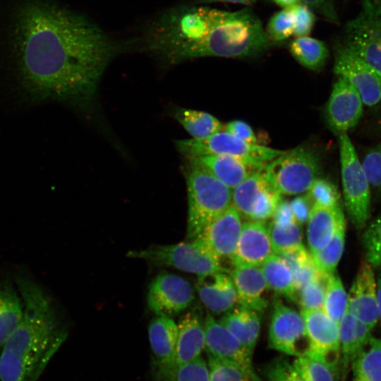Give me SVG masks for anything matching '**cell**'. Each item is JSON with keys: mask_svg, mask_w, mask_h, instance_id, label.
Masks as SVG:
<instances>
[{"mask_svg": "<svg viewBox=\"0 0 381 381\" xmlns=\"http://www.w3.org/2000/svg\"><path fill=\"white\" fill-rule=\"evenodd\" d=\"M13 42L23 92L33 102H66L88 108L116 52L95 24L47 0L18 8Z\"/></svg>", "mask_w": 381, "mask_h": 381, "instance_id": "1", "label": "cell"}, {"mask_svg": "<svg viewBox=\"0 0 381 381\" xmlns=\"http://www.w3.org/2000/svg\"><path fill=\"white\" fill-rule=\"evenodd\" d=\"M147 46L169 64L205 56H257L270 47L262 23L249 8L230 12L179 7L152 25Z\"/></svg>", "mask_w": 381, "mask_h": 381, "instance_id": "2", "label": "cell"}, {"mask_svg": "<svg viewBox=\"0 0 381 381\" xmlns=\"http://www.w3.org/2000/svg\"><path fill=\"white\" fill-rule=\"evenodd\" d=\"M16 283L23 313L0 350V380L37 381L68 332L40 284L23 275L16 276Z\"/></svg>", "mask_w": 381, "mask_h": 381, "instance_id": "3", "label": "cell"}, {"mask_svg": "<svg viewBox=\"0 0 381 381\" xmlns=\"http://www.w3.org/2000/svg\"><path fill=\"white\" fill-rule=\"evenodd\" d=\"M188 164L186 180L187 239L190 241L196 238L207 224L231 205V189L203 167Z\"/></svg>", "mask_w": 381, "mask_h": 381, "instance_id": "4", "label": "cell"}, {"mask_svg": "<svg viewBox=\"0 0 381 381\" xmlns=\"http://www.w3.org/2000/svg\"><path fill=\"white\" fill-rule=\"evenodd\" d=\"M172 245L152 246L130 250L129 258H140L157 265L173 267L202 277L216 272H229L219 260L198 238Z\"/></svg>", "mask_w": 381, "mask_h": 381, "instance_id": "5", "label": "cell"}, {"mask_svg": "<svg viewBox=\"0 0 381 381\" xmlns=\"http://www.w3.org/2000/svg\"><path fill=\"white\" fill-rule=\"evenodd\" d=\"M265 170L269 181L281 195H294L308 191L320 177L321 167L313 150L298 146L283 151L265 165Z\"/></svg>", "mask_w": 381, "mask_h": 381, "instance_id": "6", "label": "cell"}, {"mask_svg": "<svg viewBox=\"0 0 381 381\" xmlns=\"http://www.w3.org/2000/svg\"><path fill=\"white\" fill-rule=\"evenodd\" d=\"M339 149L346 210L353 225L363 229L370 217V186L346 133L339 135Z\"/></svg>", "mask_w": 381, "mask_h": 381, "instance_id": "7", "label": "cell"}, {"mask_svg": "<svg viewBox=\"0 0 381 381\" xmlns=\"http://www.w3.org/2000/svg\"><path fill=\"white\" fill-rule=\"evenodd\" d=\"M176 146L187 159L206 155H229L261 164H267L283 152V150L246 143L224 130L204 138L178 140Z\"/></svg>", "mask_w": 381, "mask_h": 381, "instance_id": "8", "label": "cell"}, {"mask_svg": "<svg viewBox=\"0 0 381 381\" xmlns=\"http://www.w3.org/2000/svg\"><path fill=\"white\" fill-rule=\"evenodd\" d=\"M344 45L381 73V0H362L361 11L346 25Z\"/></svg>", "mask_w": 381, "mask_h": 381, "instance_id": "9", "label": "cell"}, {"mask_svg": "<svg viewBox=\"0 0 381 381\" xmlns=\"http://www.w3.org/2000/svg\"><path fill=\"white\" fill-rule=\"evenodd\" d=\"M265 167L231 189V205L250 221L272 218L282 200V195L269 181Z\"/></svg>", "mask_w": 381, "mask_h": 381, "instance_id": "10", "label": "cell"}, {"mask_svg": "<svg viewBox=\"0 0 381 381\" xmlns=\"http://www.w3.org/2000/svg\"><path fill=\"white\" fill-rule=\"evenodd\" d=\"M268 342L270 349L296 358L312 351L302 315L280 301L274 304Z\"/></svg>", "mask_w": 381, "mask_h": 381, "instance_id": "11", "label": "cell"}, {"mask_svg": "<svg viewBox=\"0 0 381 381\" xmlns=\"http://www.w3.org/2000/svg\"><path fill=\"white\" fill-rule=\"evenodd\" d=\"M203 325L207 354L238 367L251 381H265L255 369L253 353L226 327L210 315Z\"/></svg>", "mask_w": 381, "mask_h": 381, "instance_id": "12", "label": "cell"}, {"mask_svg": "<svg viewBox=\"0 0 381 381\" xmlns=\"http://www.w3.org/2000/svg\"><path fill=\"white\" fill-rule=\"evenodd\" d=\"M155 381H176L178 326L169 317L157 316L148 326Z\"/></svg>", "mask_w": 381, "mask_h": 381, "instance_id": "13", "label": "cell"}, {"mask_svg": "<svg viewBox=\"0 0 381 381\" xmlns=\"http://www.w3.org/2000/svg\"><path fill=\"white\" fill-rule=\"evenodd\" d=\"M312 351L308 355L325 363L339 375L341 363L338 325L323 309H301Z\"/></svg>", "mask_w": 381, "mask_h": 381, "instance_id": "14", "label": "cell"}, {"mask_svg": "<svg viewBox=\"0 0 381 381\" xmlns=\"http://www.w3.org/2000/svg\"><path fill=\"white\" fill-rule=\"evenodd\" d=\"M334 72L356 88L363 104L372 107L381 102V73L345 45L337 49Z\"/></svg>", "mask_w": 381, "mask_h": 381, "instance_id": "15", "label": "cell"}, {"mask_svg": "<svg viewBox=\"0 0 381 381\" xmlns=\"http://www.w3.org/2000/svg\"><path fill=\"white\" fill-rule=\"evenodd\" d=\"M193 299L194 292L190 283L176 274L162 272L149 286L147 304L157 316L176 315L186 309Z\"/></svg>", "mask_w": 381, "mask_h": 381, "instance_id": "16", "label": "cell"}, {"mask_svg": "<svg viewBox=\"0 0 381 381\" xmlns=\"http://www.w3.org/2000/svg\"><path fill=\"white\" fill-rule=\"evenodd\" d=\"M363 102L356 88L344 78L338 76L325 107L329 128L340 134L356 126L363 114Z\"/></svg>", "mask_w": 381, "mask_h": 381, "instance_id": "17", "label": "cell"}, {"mask_svg": "<svg viewBox=\"0 0 381 381\" xmlns=\"http://www.w3.org/2000/svg\"><path fill=\"white\" fill-rule=\"evenodd\" d=\"M349 311L373 329L378 318L376 277L365 259L361 262L356 277L347 294Z\"/></svg>", "mask_w": 381, "mask_h": 381, "instance_id": "18", "label": "cell"}, {"mask_svg": "<svg viewBox=\"0 0 381 381\" xmlns=\"http://www.w3.org/2000/svg\"><path fill=\"white\" fill-rule=\"evenodd\" d=\"M243 224L241 214L231 205L215 218L196 238L201 241L219 260L234 258Z\"/></svg>", "mask_w": 381, "mask_h": 381, "instance_id": "19", "label": "cell"}, {"mask_svg": "<svg viewBox=\"0 0 381 381\" xmlns=\"http://www.w3.org/2000/svg\"><path fill=\"white\" fill-rule=\"evenodd\" d=\"M274 253L267 226L264 222L243 224L233 265H258Z\"/></svg>", "mask_w": 381, "mask_h": 381, "instance_id": "20", "label": "cell"}, {"mask_svg": "<svg viewBox=\"0 0 381 381\" xmlns=\"http://www.w3.org/2000/svg\"><path fill=\"white\" fill-rule=\"evenodd\" d=\"M229 272L236 291L239 306L258 313L263 311L268 304L263 297L268 286L260 266L234 265Z\"/></svg>", "mask_w": 381, "mask_h": 381, "instance_id": "21", "label": "cell"}, {"mask_svg": "<svg viewBox=\"0 0 381 381\" xmlns=\"http://www.w3.org/2000/svg\"><path fill=\"white\" fill-rule=\"evenodd\" d=\"M188 160L210 171L231 189L267 164L229 155H206Z\"/></svg>", "mask_w": 381, "mask_h": 381, "instance_id": "22", "label": "cell"}, {"mask_svg": "<svg viewBox=\"0 0 381 381\" xmlns=\"http://www.w3.org/2000/svg\"><path fill=\"white\" fill-rule=\"evenodd\" d=\"M339 339L341 353L340 369L344 381L359 353L365 347L372 337L371 330L367 325L354 317L346 308L338 324Z\"/></svg>", "mask_w": 381, "mask_h": 381, "instance_id": "23", "label": "cell"}, {"mask_svg": "<svg viewBox=\"0 0 381 381\" xmlns=\"http://www.w3.org/2000/svg\"><path fill=\"white\" fill-rule=\"evenodd\" d=\"M196 288L205 307L216 314L225 313L237 303V294L229 274L219 272L198 277Z\"/></svg>", "mask_w": 381, "mask_h": 381, "instance_id": "24", "label": "cell"}, {"mask_svg": "<svg viewBox=\"0 0 381 381\" xmlns=\"http://www.w3.org/2000/svg\"><path fill=\"white\" fill-rule=\"evenodd\" d=\"M344 219L340 205L325 207L313 205L308 219L307 238L310 252L324 248Z\"/></svg>", "mask_w": 381, "mask_h": 381, "instance_id": "25", "label": "cell"}, {"mask_svg": "<svg viewBox=\"0 0 381 381\" xmlns=\"http://www.w3.org/2000/svg\"><path fill=\"white\" fill-rule=\"evenodd\" d=\"M177 326L176 362L179 368L200 356L205 349V330L199 316L192 312L183 315Z\"/></svg>", "mask_w": 381, "mask_h": 381, "instance_id": "26", "label": "cell"}, {"mask_svg": "<svg viewBox=\"0 0 381 381\" xmlns=\"http://www.w3.org/2000/svg\"><path fill=\"white\" fill-rule=\"evenodd\" d=\"M219 322L253 354L260 330L258 312L238 306L225 313Z\"/></svg>", "mask_w": 381, "mask_h": 381, "instance_id": "27", "label": "cell"}, {"mask_svg": "<svg viewBox=\"0 0 381 381\" xmlns=\"http://www.w3.org/2000/svg\"><path fill=\"white\" fill-rule=\"evenodd\" d=\"M23 313L21 296L12 284L0 282V350L18 325Z\"/></svg>", "mask_w": 381, "mask_h": 381, "instance_id": "28", "label": "cell"}, {"mask_svg": "<svg viewBox=\"0 0 381 381\" xmlns=\"http://www.w3.org/2000/svg\"><path fill=\"white\" fill-rule=\"evenodd\" d=\"M260 267L269 289L290 300H297L292 272L279 255L273 253Z\"/></svg>", "mask_w": 381, "mask_h": 381, "instance_id": "29", "label": "cell"}, {"mask_svg": "<svg viewBox=\"0 0 381 381\" xmlns=\"http://www.w3.org/2000/svg\"><path fill=\"white\" fill-rule=\"evenodd\" d=\"M351 367L353 381H381V339L372 336Z\"/></svg>", "mask_w": 381, "mask_h": 381, "instance_id": "30", "label": "cell"}, {"mask_svg": "<svg viewBox=\"0 0 381 381\" xmlns=\"http://www.w3.org/2000/svg\"><path fill=\"white\" fill-rule=\"evenodd\" d=\"M174 117L194 139L204 138L224 129L216 117L202 111L179 108Z\"/></svg>", "mask_w": 381, "mask_h": 381, "instance_id": "31", "label": "cell"}, {"mask_svg": "<svg viewBox=\"0 0 381 381\" xmlns=\"http://www.w3.org/2000/svg\"><path fill=\"white\" fill-rule=\"evenodd\" d=\"M289 50L301 65L312 71L321 69L329 56L326 44L309 36L296 37L290 44Z\"/></svg>", "mask_w": 381, "mask_h": 381, "instance_id": "32", "label": "cell"}, {"mask_svg": "<svg viewBox=\"0 0 381 381\" xmlns=\"http://www.w3.org/2000/svg\"><path fill=\"white\" fill-rule=\"evenodd\" d=\"M278 255L289 267L297 294L321 272L315 265L311 254L305 249L304 246Z\"/></svg>", "mask_w": 381, "mask_h": 381, "instance_id": "33", "label": "cell"}, {"mask_svg": "<svg viewBox=\"0 0 381 381\" xmlns=\"http://www.w3.org/2000/svg\"><path fill=\"white\" fill-rule=\"evenodd\" d=\"M345 241V219H343L330 240L322 248L310 252L313 261L320 271L331 274L341 258Z\"/></svg>", "mask_w": 381, "mask_h": 381, "instance_id": "34", "label": "cell"}, {"mask_svg": "<svg viewBox=\"0 0 381 381\" xmlns=\"http://www.w3.org/2000/svg\"><path fill=\"white\" fill-rule=\"evenodd\" d=\"M267 229L275 254L279 255L303 246L301 231L297 222L279 224L271 222Z\"/></svg>", "mask_w": 381, "mask_h": 381, "instance_id": "35", "label": "cell"}, {"mask_svg": "<svg viewBox=\"0 0 381 381\" xmlns=\"http://www.w3.org/2000/svg\"><path fill=\"white\" fill-rule=\"evenodd\" d=\"M347 304V294L340 277L334 273L329 275L323 310L337 325L341 320Z\"/></svg>", "mask_w": 381, "mask_h": 381, "instance_id": "36", "label": "cell"}, {"mask_svg": "<svg viewBox=\"0 0 381 381\" xmlns=\"http://www.w3.org/2000/svg\"><path fill=\"white\" fill-rule=\"evenodd\" d=\"M329 275L320 272L298 292L302 309H322Z\"/></svg>", "mask_w": 381, "mask_h": 381, "instance_id": "37", "label": "cell"}, {"mask_svg": "<svg viewBox=\"0 0 381 381\" xmlns=\"http://www.w3.org/2000/svg\"><path fill=\"white\" fill-rule=\"evenodd\" d=\"M293 364L306 381H337L338 376L332 369L313 356L297 357Z\"/></svg>", "mask_w": 381, "mask_h": 381, "instance_id": "38", "label": "cell"}, {"mask_svg": "<svg viewBox=\"0 0 381 381\" xmlns=\"http://www.w3.org/2000/svg\"><path fill=\"white\" fill-rule=\"evenodd\" d=\"M295 29V19L291 8H283L274 14L270 19L265 30L270 43L285 40L293 35Z\"/></svg>", "mask_w": 381, "mask_h": 381, "instance_id": "39", "label": "cell"}, {"mask_svg": "<svg viewBox=\"0 0 381 381\" xmlns=\"http://www.w3.org/2000/svg\"><path fill=\"white\" fill-rule=\"evenodd\" d=\"M265 381H306L293 363L284 357H278L262 369Z\"/></svg>", "mask_w": 381, "mask_h": 381, "instance_id": "40", "label": "cell"}, {"mask_svg": "<svg viewBox=\"0 0 381 381\" xmlns=\"http://www.w3.org/2000/svg\"><path fill=\"white\" fill-rule=\"evenodd\" d=\"M362 243L365 260L373 266L381 265V214L365 230Z\"/></svg>", "mask_w": 381, "mask_h": 381, "instance_id": "41", "label": "cell"}, {"mask_svg": "<svg viewBox=\"0 0 381 381\" xmlns=\"http://www.w3.org/2000/svg\"><path fill=\"white\" fill-rule=\"evenodd\" d=\"M307 193L313 205L325 207L339 205V195L335 186L323 178L316 179Z\"/></svg>", "mask_w": 381, "mask_h": 381, "instance_id": "42", "label": "cell"}, {"mask_svg": "<svg viewBox=\"0 0 381 381\" xmlns=\"http://www.w3.org/2000/svg\"><path fill=\"white\" fill-rule=\"evenodd\" d=\"M210 381H251L238 367L207 354Z\"/></svg>", "mask_w": 381, "mask_h": 381, "instance_id": "43", "label": "cell"}, {"mask_svg": "<svg viewBox=\"0 0 381 381\" xmlns=\"http://www.w3.org/2000/svg\"><path fill=\"white\" fill-rule=\"evenodd\" d=\"M370 186L381 190V146L370 149L361 162Z\"/></svg>", "mask_w": 381, "mask_h": 381, "instance_id": "44", "label": "cell"}, {"mask_svg": "<svg viewBox=\"0 0 381 381\" xmlns=\"http://www.w3.org/2000/svg\"><path fill=\"white\" fill-rule=\"evenodd\" d=\"M176 381H210L207 363L200 356L180 365L177 370Z\"/></svg>", "mask_w": 381, "mask_h": 381, "instance_id": "45", "label": "cell"}, {"mask_svg": "<svg viewBox=\"0 0 381 381\" xmlns=\"http://www.w3.org/2000/svg\"><path fill=\"white\" fill-rule=\"evenodd\" d=\"M295 19L294 35L296 37L308 36L315 20V16L307 5L298 3L291 7Z\"/></svg>", "mask_w": 381, "mask_h": 381, "instance_id": "46", "label": "cell"}, {"mask_svg": "<svg viewBox=\"0 0 381 381\" xmlns=\"http://www.w3.org/2000/svg\"><path fill=\"white\" fill-rule=\"evenodd\" d=\"M223 130L246 143L259 144L253 130L244 121L240 120L231 121L224 126Z\"/></svg>", "mask_w": 381, "mask_h": 381, "instance_id": "47", "label": "cell"}, {"mask_svg": "<svg viewBox=\"0 0 381 381\" xmlns=\"http://www.w3.org/2000/svg\"><path fill=\"white\" fill-rule=\"evenodd\" d=\"M296 222L303 224L308 222L313 203L308 195L297 196L290 202Z\"/></svg>", "mask_w": 381, "mask_h": 381, "instance_id": "48", "label": "cell"}, {"mask_svg": "<svg viewBox=\"0 0 381 381\" xmlns=\"http://www.w3.org/2000/svg\"><path fill=\"white\" fill-rule=\"evenodd\" d=\"M272 218V222L279 224H287L296 222L290 202L286 200H281L277 206Z\"/></svg>", "mask_w": 381, "mask_h": 381, "instance_id": "49", "label": "cell"}, {"mask_svg": "<svg viewBox=\"0 0 381 381\" xmlns=\"http://www.w3.org/2000/svg\"><path fill=\"white\" fill-rule=\"evenodd\" d=\"M255 0H198L200 4H211L216 2H229L239 4L243 5H250L254 2Z\"/></svg>", "mask_w": 381, "mask_h": 381, "instance_id": "50", "label": "cell"}, {"mask_svg": "<svg viewBox=\"0 0 381 381\" xmlns=\"http://www.w3.org/2000/svg\"><path fill=\"white\" fill-rule=\"evenodd\" d=\"M377 307H378V318L381 322V270L380 271L377 278Z\"/></svg>", "mask_w": 381, "mask_h": 381, "instance_id": "51", "label": "cell"}, {"mask_svg": "<svg viewBox=\"0 0 381 381\" xmlns=\"http://www.w3.org/2000/svg\"><path fill=\"white\" fill-rule=\"evenodd\" d=\"M279 6L284 8H291L298 3H301V0H272Z\"/></svg>", "mask_w": 381, "mask_h": 381, "instance_id": "52", "label": "cell"}, {"mask_svg": "<svg viewBox=\"0 0 381 381\" xmlns=\"http://www.w3.org/2000/svg\"><path fill=\"white\" fill-rule=\"evenodd\" d=\"M301 1L310 8H318L324 4L325 0H301Z\"/></svg>", "mask_w": 381, "mask_h": 381, "instance_id": "53", "label": "cell"}, {"mask_svg": "<svg viewBox=\"0 0 381 381\" xmlns=\"http://www.w3.org/2000/svg\"><path fill=\"white\" fill-rule=\"evenodd\" d=\"M380 146H381V143H380Z\"/></svg>", "mask_w": 381, "mask_h": 381, "instance_id": "54", "label": "cell"}]
</instances>
